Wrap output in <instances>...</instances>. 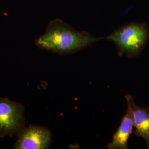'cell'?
Returning <instances> with one entry per match:
<instances>
[{"label":"cell","mask_w":149,"mask_h":149,"mask_svg":"<svg viewBox=\"0 0 149 149\" xmlns=\"http://www.w3.org/2000/svg\"><path fill=\"white\" fill-rule=\"evenodd\" d=\"M104 38L96 37L86 31H78L63 20L49 22L45 33L35 43L39 48L61 55L74 53Z\"/></svg>","instance_id":"1"},{"label":"cell","mask_w":149,"mask_h":149,"mask_svg":"<svg viewBox=\"0 0 149 149\" xmlns=\"http://www.w3.org/2000/svg\"><path fill=\"white\" fill-rule=\"evenodd\" d=\"M149 38L146 24L132 23L116 29L106 39L116 44L119 56L125 54L131 58L141 53Z\"/></svg>","instance_id":"2"},{"label":"cell","mask_w":149,"mask_h":149,"mask_svg":"<svg viewBox=\"0 0 149 149\" xmlns=\"http://www.w3.org/2000/svg\"><path fill=\"white\" fill-rule=\"evenodd\" d=\"M25 122L22 104L0 98V138L17 135L26 127Z\"/></svg>","instance_id":"3"},{"label":"cell","mask_w":149,"mask_h":149,"mask_svg":"<svg viewBox=\"0 0 149 149\" xmlns=\"http://www.w3.org/2000/svg\"><path fill=\"white\" fill-rule=\"evenodd\" d=\"M16 149H49L52 141L50 130L47 127L30 125L17 135Z\"/></svg>","instance_id":"4"},{"label":"cell","mask_w":149,"mask_h":149,"mask_svg":"<svg viewBox=\"0 0 149 149\" xmlns=\"http://www.w3.org/2000/svg\"><path fill=\"white\" fill-rule=\"evenodd\" d=\"M128 106L133 113L135 131L134 134L144 139L149 149V106L141 107L134 102V97L128 93L125 96Z\"/></svg>","instance_id":"5"},{"label":"cell","mask_w":149,"mask_h":149,"mask_svg":"<svg viewBox=\"0 0 149 149\" xmlns=\"http://www.w3.org/2000/svg\"><path fill=\"white\" fill-rule=\"evenodd\" d=\"M134 124L133 116L132 109L128 106L125 115L123 117L120 125L117 132L113 136L112 141L107 145L109 149H128V140L133 133Z\"/></svg>","instance_id":"6"}]
</instances>
